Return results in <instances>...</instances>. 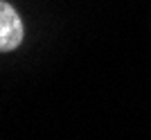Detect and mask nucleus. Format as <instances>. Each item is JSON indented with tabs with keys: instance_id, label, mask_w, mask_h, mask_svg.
Masks as SVG:
<instances>
[{
	"instance_id": "nucleus-1",
	"label": "nucleus",
	"mask_w": 151,
	"mask_h": 140,
	"mask_svg": "<svg viewBox=\"0 0 151 140\" xmlns=\"http://www.w3.org/2000/svg\"><path fill=\"white\" fill-rule=\"evenodd\" d=\"M23 20L12 5L0 0V52L16 50L23 41Z\"/></svg>"
}]
</instances>
